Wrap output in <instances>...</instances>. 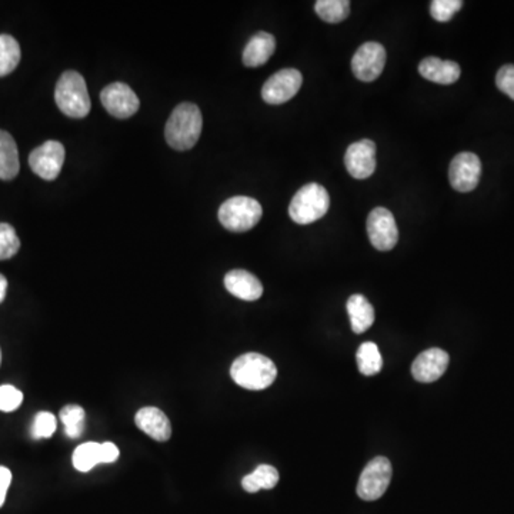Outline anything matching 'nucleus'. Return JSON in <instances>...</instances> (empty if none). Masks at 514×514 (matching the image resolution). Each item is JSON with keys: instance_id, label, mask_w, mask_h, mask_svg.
Wrapping results in <instances>:
<instances>
[{"instance_id": "31", "label": "nucleus", "mask_w": 514, "mask_h": 514, "mask_svg": "<svg viewBox=\"0 0 514 514\" xmlns=\"http://www.w3.org/2000/svg\"><path fill=\"white\" fill-rule=\"evenodd\" d=\"M496 85L504 95L514 100V65H504L497 72Z\"/></svg>"}, {"instance_id": "10", "label": "nucleus", "mask_w": 514, "mask_h": 514, "mask_svg": "<svg viewBox=\"0 0 514 514\" xmlns=\"http://www.w3.org/2000/svg\"><path fill=\"white\" fill-rule=\"evenodd\" d=\"M386 50L377 41H367L360 46L352 59V70L362 82H373L383 72Z\"/></svg>"}, {"instance_id": "35", "label": "nucleus", "mask_w": 514, "mask_h": 514, "mask_svg": "<svg viewBox=\"0 0 514 514\" xmlns=\"http://www.w3.org/2000/svg\"><path fill=\"white\" fill-rule=\"evenodd\" d=\"M0 364H2V350H0Z\"/></svg>"}, {"instance_id": "26", "label": "nucleus", "mask_w": 514, "mask_h": 514, "mask_svg": "<svg viewBox=\"0 0 514 514\" xmlns=\"http://www.w3.org/2000/svg\"><path fill=\"white\" fill-rule=\"evenodd\" d=\"M73 466L79 472H90L93 467L100 463V445L99 443H83L73 453Z\"/></svg>"}, {"instance_id": "33", "label": "nucleus", "mask_w": 514, "mask_h": 514, "mask_svg": "<svg viewBox=\"0 0 514 514\" xmlns=\"http://www.w3.org/2000/svg\"><path fill=\"white\" fill-rule=\"evenodd\" d=\"M119 457V449L114 443H103L100 445V463H114Z\"/></svg>"}, {"instance_id": "24", "label": "nucleus", "mask_w": 514, "mask_h": 514, "mask_svg": "<svg viewBox=\"0 0 514 514\" xmlns=\"http://www.w3.org/2000/svg\"><path fill=\"white\" fill-rule=\"evenodd\" d=\"M316 14L327 23H340L350 14L349 0H319L316 2Z\"/></svg>"}, {"instance_id": "12", "label": "nucleus", "mask_w": 514, "mask_h": 514, "mask_svg": "<svg viewBox=\"0 0 514 514\" xmlns=\"http://www.w3.org/2000/svg\"><path fill=\"white\" fill-rule=\"evenodd\" d=\"M100 100L105 109L116 119H129L141 106L139 97L126 83H112L100 93Z\"/></svg>"}, {"instance_id": "23", "label": "nucleus", "mask_w": 514, "mask_h": 514, "mask_svg": "<svg viewBox=\"0 0 514 514\" xmlns=\"http://www.w3.org/2000/svg\"><path fill=\"white\" fill-rule=\"evenodd\" d=\"M356 359L360 373L364 374V376H374L383 367L381 350L372 342L363 343L359 347Z\"/></svg>"}, {"instance_id": "17", "label": "nucleus", "mask_w": 514, "mask_h": 514, "mask_svg": "<svg viewBox=\"0 0 514 514\" xmlns=\"http://www.w3.org/2000/svg\"><path fill=\"white\" fill-rule=\"evenodd\" d=\"M418 73L430 80V82L439 83V85H453L460 79V66L452 60H442V59L430 58L423 59L418 65Z\"/></svg>"}, {"instance_id": "5", "label": "nucleus", "mask_w": 514, "mask_h": 514, "mask_svg": "<svg viewBox=\"0 0 514 514\" xmlns=\"http://www.w3.org/2000/svg\"><path fill=\"white\" fill-rule=\"evenodd\" d=\"M263 216L261 203L246 196H234L220 206L219 220L223 226L234 234L253 229Z\"/></svg>"}, {"instance_id": "25", "label": "nucleus", "mask_w": 514, "mask_h": 514, "mask_svg": "<svg viewBox=\"0 0 514 514\" xmlns=\"http://www.w3.org/2000/svg\"><path fill=\"white\" fill-rule=\"evenodd\" d=\"M86 413L78 405L65 406L60 411V420L65 425V433L69 439H79L85 430Z\"/></svg>"}, {"instance_id": "14", "label": "nucleus", "mask_w": 514, "mask_h": 514, "mask_svg": "<svg viewBox=\"0 0 514 514\" xmlns=\"http://www.w3.org/2000/svg\"><path fill=\"white\" fill-rule=\"evenodd\" d=\"M449 354L445 353V350L437 347L425 350L411 364V374L420 383L439 381L449 366Z\"/></svg>"}, {"instance_id": "29", "label": "nucleus", "mask_w": 514, "mask_h": 514, "mask_svg": "<svg viewBox=\"0 0 514 514\" xmlns=\"http://www.w3.org/2000/svg\"><path fill=\"white\" fill-rule=\"evenodd\" d=\"M462 0H435L430 6V14L437 22H449L462 9Z\"/></svg>"}, {"instance_id": "27", "label": "nucleus", "mask_w": 514, "mask_h": 514, "mask_svg": "<svg viewBox=\"0 0 514 514\" xmlns=\"http://www.w3.org/2000/svg\"><path fill=\"white\" fill-rule=\"evenodd\" d=\"M21 249V240L9 223H0V261L12 259Z\"/></svg>"}, {"instance_id": "1", "label": "nucleus", "mask_w": 514, "mask_h": 514, "mask_svg": "<svg viewBox=\"0 0 514 514\" xmlns=\"http://www.w3.org/2000/svg\"><path fill=\"white\" fill-rule=\"evenodd\" d=\"M203 117L199 107L193 103L179 105L166 124L165 136L170 148L188 151L195 148L202 134Z\"/></svg>"}, {"instance_id": "34", "label": "nucleus", "mask_w": 514, "mask_h": 514, "mask_svg": "<svg viewBox=\"0 0 514 514\" xmlns=\"http://www.w3.org/2000/svg\"><path fill=\"white\" fill-rule=\"evenodd\" d=\"M7 293V280L4 274H0V303L4 302Z\"/></svg>"}, {"instance_id": "15", "label": "nucleus", "mask_w": 514, "mask_h": 514, "mask_svg": "<svg viewBox=\"0 0 514 514\" xmlns=\"http://www.w3.org/2000/svg\"><path fill=\"white\" fill-rule=\"evenodd\" d=\"M225 288L230 295L242 298L244 302H254L263 295L262 281L251 271H242V269L229 271L225 276Z\"/></svg>"}, {"instance_id": "20", "label": "nucleus", "mask_w": 514, "mask_h": 514, "mask_svg": "<svg viewBox=\"0 0 514 514\" xmlns=\"http://www.w3.org/2000/svg\"><path fill=\"white\" fill-rule=\"evenodd\" d=\"M21 169L16 142L7 132L0 131V179L12 180Z\"/></svg>"}, {"instance_id": "7", "label": "nucleus", "mask_w": 514, "mask_h": 514, "mask_svg": "<svg viewBox=\"0 0 514 514\" xmlns=\"http://www.w3.org/2000/svg\"><path fill=\"white\" fill-rule=\"evenodd\" d=\"M367 234L374 249L389 252L398 244L399 230L391 212L376 207L367 217Z\"/></svg>"}, {"instance_id": "13", "label": "nucleus", "mask_w": 514, "mask_h": 514, "mask_svg": "<svg viewBox=\"0 0 514 514\" xmlns=\"http://www.w3.org/2000/svg\"><path fill=\"white\" fill-rule=\"evenodd\" d=\"M344 163L354 179L371 178L376 170V144L369 139L350 144Z\"/></svg>"}, {"instance_id": "8", "label": "nucleus", "mask_w": 514, "mask_h": 514, "mask_svg": "<svg viewBox=\"0 0 514 514\" xmlns=\"http://www.w3.org/2000/svg\"><path fill=\"white\" fill-rule=\"evenodd\" d=\"M302 83V73L296 69H283L266 80L262 87V97L269 105H281L298 95Z\"/></svg>"}, {"instance_id": "28", "label": "nucleus", "mask_w": 514, "mask_h": 514, "mask_svg": "<svg viewBox=\"0 0 514 514\" xmlns=\"http://www.w3.org/2000/svg\"><path fill=\"white\" fill-rule=\"evenodd\" d=\"M56 418L49 411H41L34 416L33 426H32V436L33 439H49L56 432Z\"/></svg>"}, {"instance_id": "3", "label": "nucleus", "mask_w": 514, "mask_h": 514, "mask_svg": "<svg viewBox=\"0 0 514 514\" xmlns=\"http://www.w3.org/2000/svg\"><path fill=\"white\" fill-rule=\"evenodd\" d=\"M55 102L62 114L72 119H83L92 107L86 80L80 73L68 70L59 79L55 89Z\"/></svg>"}, {"instance_id": "6", "label": "nucleus", "mask_w": 514, "mask_h": 514, "mask_svg": "<svg viewBox=\"0 0 514 514\" xmlns=\"http://www.w3.org/2000/svg\"><path fill=\"white\" fill-rule=\"evenodd\" d=\"M390 460L386 457H374L367 463L363 472L360 474L359 483H357V494L362 500L374 501L381 499L391 482Z\"/></svg>"}, {"instance_id": "9", "label": "nucleus", "mask_w": 514, "mask_h": 514, "mask_svg": "<svg viewBox=\"0 0 514 514\" xmlns=\"http://www.w3.org/2000/svg\"><path fill=\"white\" fill-rule=\"evenodd\" d=\"M65 156V148L60 142L48 141L32 151L29 165L39 178L55 180L62 170Z\"/></svg>"}, {"instance_id": "2", "label": "nucleus", "mask_w": 514, "mask_h": 514, "mask_svg": "<svg viewBox=\"0 0 514 514\" xmlns=\"http://www.w3.org/2000/svg\"><path fill=\"white\" fill-rule=\"evenodd\" d=\"M234 383L247 390L268 389L278 377L276 364L269 357L259 353H246L237 357L230 369Z\"/></svg>"}, {"instance_id": "30", "label": "nucleus", "mask_w": 514, "mask_h": 514, "mask_svg": "<svg viewBox=\"0 0 514 514\" xmlns=\"http://www.w3.org/2000/svg\"><path fill=\"white\" fill-rule=\"evenodd\" d=\"M23 401V394L19 389L14 388L11 384L0 386V410L11 413L16 410Z\"/></svg>"}, {"instance_id": "16", "label": "nucleus", "mask_w": 514, "mask_h": 514, "mask_svg": "<svg viewBox=\"0 0 514 514\" xmlns=\"http://www.w3.org/2000/svg\"><path fill=\"white\" fill-rule=\"evenodd\" d=\"M134 423L142 432L156 442H168L171 436V425L168 416L158 408H142L134 416Z\"/></svg>"}, {"instance_id": "22", "label": "nucleus", "mask_w": 514, "mask_h": 514, "mask_svg": "<svg viewBox=\"0 0 514 514\" xmlns=\"http://www.w3.org/2000/svg\"><path fill=\"white\" fill-rule=\"evenodd\" d=\"M21 46L11 34H0V78L11 75L21 62Z\"/></svg>"}, {"instance_id": "4", "label": "nucleus", "mask_w": 514, "mask_h": 514, "mask_svg": "<svg viewBox=\"0 0 514 514\" xmlns=\"http://www.w3.org/2000/svg\"><path fill=\"white\" fill-rule=\"evenodd\" d=\"M330 207V196L323 186L308 183L291 199L289 215L298 225H310L322 219Z\"/></svg>"}, {"instance_id": "19", "label": "nucleus", "mask_w": 514, "mask_h": 514, "mask_svg": "<svg viewBox=\"0 0 514 514\" xmlns=\"http://www.w3.org/2000/svg\"><path fill=\"white\" fill-rule=\"evenodd\" d=\"M347 313H349L352 330L356 335H362L371 329L374 323V308L364 296H350L347 300Z\"/></svg>"}, {"instance_id": "32", "label": "nucleus", "mask_w": 514, "mask_h": 514, "mask_svg": "<svg viewBox=\"0 0 514 514\" xmlns=\"http://www.w3.org/2000/svg\"><path fill=\"white\" fill-rule=\"evenodd\" d=\"M11 483V470L7 469V467L0 466V508L4 506L5 500H6L7 491H9Z\"/></svg>"}, {"instance_id": "11", "label": "nucleus", "mask_w": 514, "mask_h": 514, "mask_svg": "<svg viewBox=\"0 0 514 514\" xmlns=\"http://www.w3.org/2000/svg\"><path fill=\"white\" fill-rule=\"evenodd\" d=\"M482 176V161L477 154L463 151L456 154L450 163V185L457 192H472L477 188Z\"/></svg>"}, {"instance_id": "18", "label": "nucleus", "mask_w": 514, "mask_h": 514, "mask_svg": "<svg viewBox=\"0 0 514 514\" xmlns=\"http://www.w3.org/2000/svg\"><path fill=\"white\" fill-rule=\"evenodd\" d=\"M276 50V39L268 32H259L247 41L243 50V63L247 68H259L268 62Z\"/></svg>"}, {"instance_id": "21", "label": "nucleus", "mask_w": 514, "mask_h": 514, "mask_svg": "<svg viewBox=\"0 0 514 514\" xmlns=\"http://www.w3.org/2000/svg\"><path fill=\"white\" fill-rule=\"evenodd\" d=\"M279 483V472L269 464H261L253 473L247 474L242 480V487L247 493H257L259 491H271Z\"/></svg>"}]
</instances>
